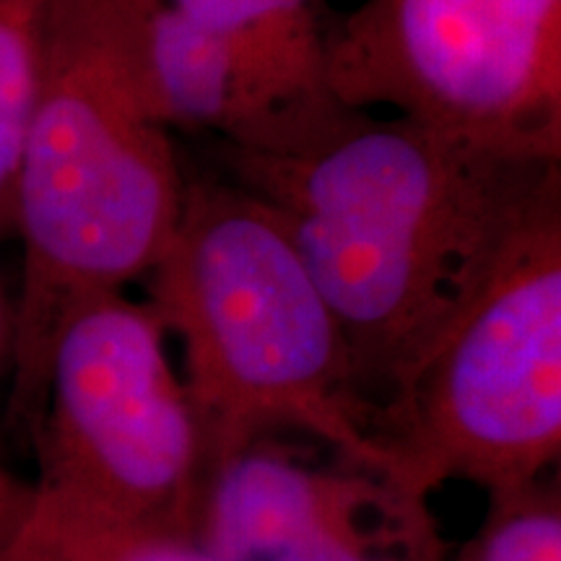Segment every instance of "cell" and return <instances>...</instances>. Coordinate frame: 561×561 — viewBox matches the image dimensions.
<instances>
[{
	"label": "cell",
	"instance_id": "6da1fadb",
	"mask_svg": "<svg viewBox=\"0 0 561 561\" xmlns=\"http://www.w3.org/2000/svg\"><path fill=\"white\" fill-rule=\"evenodd\" d=\"M224 157L231 182L284 224L377 419L510 237L561 187V161L375 117L333 94Z\"/></svg>",
	"mask_w": 561,
	"mask_h": 561
},
{
	"label": "cell",
	"instance_id": "7a4b0ae2",
	"mask_svg": "<svg viewBox=\"0 0 561 561\" xmlns=\"http://www.w3.org/2000/svg\"><path fill=\"white\" fill-rule=\"evenodd\" d=\"M138 26V0H55L13 191L24 265L5 424L26 437L62 322L149 276L180 219L185 180L146 100Z\"/></svg>",
	"mask_w": 561,
	"mask_h": 561
},
{
	"label": "cell",
	"instance_id": "3957f363",
	"mask_svg": "<svg viewBox=\"0 0 561 561\" xmlns=\"http://www.w3.org/2000/svg\"><path fill=\"white\" fill-rule=\"evenodd\" d=\"M146 278V305L182 343L208 468L294 432L390 481L339 322L261 198L231 180H185L178 227Z\"/></svg>",
	"mask_w": 561,
	"mask_h": 561
},
{
	"label": "cell",
	"instance_id": "277c9868",
	"mask_svg": "<svg viewBox=\"0 0 561 561\" xmlns=\"http://www.w3.org/2000/svg\"><path fill=\"white\" fill-rule=\"evenodd\" d=\"M390 483L489 496L543 481L561 453V187L533 208L479 289L385 403Z\"/></svg>",
	"mask_w": 561,
	"mask_h": 561
},
{
	"label": "cell",
	"instance_id": "5b68a950",
	"mask_svg": "<svg viewBox=\"0 0 561 561\" xmlns=\"http://www.w3.org/2000/svg\"><path fill=\"white\" fill-rule=\"evenodd\" d=\"M30 442L37 494L193 538L206 439L149 305L121 291L68 314L53 341Z\"/></svg>",
	"mask_w": 561,
	"mask_h": 561
},
{
	"label": "cell",
	"instance_id": "8992f818",
	"mask_svg": "<svg viewBox=\"0 0 561 561\" xmlns=\"http://www.w3.org/2000/svg\"><path fill=\"white\" fill-rule=\"evenodd\" d=\"M325 81L346 107L561 161V0H364L328 26Z\"/></svg>",
	"mask_w": 561,
	"mask_h": 561
},
{
	"label": "cell",
	"instance_id": "52a82bcc",
	"mask_svg": "<svg viewBox=\"0 0 561 561\" xmlns=\"http://www.w3.org/2000/svg\"><path fill=\"white\" fill-rule=\"evenodd\" d=\"M140 81L167 130L219 133L231 149H252L297 112L331 96L299 87L203 30L167 0H138Z\"/></svg>",
	"mask_w": 561,
	"mask_h": 561
},
{
	"label": "cell",
	"instance_id": "ba28073f",
	"mask_svg": "<svg viewBox=\"0 0 561 561\" xmlns=\"http://www.w3.org/2000/svg\"><path fill=\"white\" fill-rule=\"evenodd\" d=\"M268 561H447V549L430 502L356 468Z\"/></svg>",
	"mask_w": 561,
	"mask_h": 561
},
{
	"label": "cell",
	"instance_id": "9c48e42d",
	"mask_svg": "<svg viewBox=\"0 0 561 561\" xmlns=\"http://www.w3.org/2000/svg\"><path fill=\"white\" fill-rule=\"evenodd\" d=\"M5 561H229L191 536L107 520L32 489Z\"/></svg>",
	"mask_w": 561,
	"mask_h": 561
},
{
	"label": "cell",
	"instance_id": "30bf717a",
	"mask_svg": "<svg viewBox=\"0 0 561 561\" xmlns=\"http://www.w3.org/2000/svg\"><path fill=\"white\" fill-rule=\"evenodd\" d=\"M299 87L328 89L322 0H167Z\"/></svg>",
	"mask_w": 561,
	"mask_h": 561
},
{
	"label": "cell",
	"instance_id": "8fae6325",
	"mask_svg": "<svg viewBox=\"0 0 561 561\" xmlns=\"http://www.w3.org/2000/svg\"><path fill=\"white\" fill-rule=\"evenodd\" d=\"M55 0H0V242L13 234V191L45 62Z\"/></svg>",
	"mask_w": 561,
	"mask_h": 561
},
{
	"label": "cell",
	"instance_id": "7c38bea8",
	"mask_svg": "<svg viewBox=\"0 0 561 561\" xmlns=\"http://www.w3.org/2000/svg\"><path fill=\"white\" fill-rule=\"evenodd\" d=\"M458 561H561L559 494L538 481L489 496V512Z\"/></svg>",
	"mask_w": 561,
	"mask_h": 561
},
{
	"label": "cell",
	"instance_id": "4fadbf2b",
	"mask_svg": "<svg viewBox=\"0 0 561 561\" xmlns=\"http://www.w3.org/2000/svg\"><path fill=\"white\" fill-rule=\"evenodd\" d=\"M13 362H16V301L9 297L0 280V445L5 434V409L13 380Z\"/></svg>",
	"mask_w": 561,
	"mask_h": 561
},
{
	"label": "cell",
	"instance_id": "5bb4252c",
	"mask_svg": "<svg viewBox=\"0 0 561 561\" xmlns=\"http://www.w3.org/2000/svg\"><path fill=\"white\" fill-rule=\"evenodd\" d=\"M26 496H30V483L19 481L0 466V561H5V549L21 520Z\"/></svg>",
	"mask_w": 561,
	"mask_h": 561
}]
</instances>
